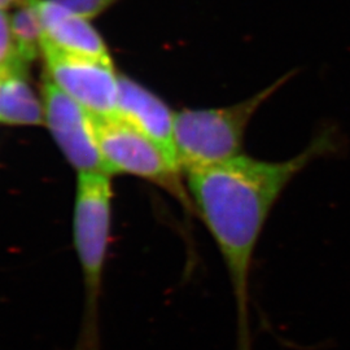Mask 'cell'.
I'll return each mask as SVG.
<instances>
[{"label": "cell", "mask_w": 350, "mask_h": 350, "mask_svg": "<svg viewBox=\"0 0 350 350\" xmlns=\"http://www.w3.org/2000/svg\"><path fill=\"white\" fill-rule=\"evenodd\" d=\"M325 130L296 156L266 161L240 154L186 173L188 192L225 262L237 305L238 350H252L250 280L263 227L289 183L315 160L338 150Z\"/></svg>", "instance_id": "obj_1"}, {"label": "cell", "mask_w": 350, "mask_h": 350, "mask_svg": "<svg viewBox=\"0 0 350 350\" xmlns=\"http://www.w3.org/2000/svg\"><path fill=\"white\" fill-rule=\"evenodd\" d=\"M293 75L295 72H288L253 96L231 105L175 113V153L180 170L186 174L243 154L250 121Z\"/></svg>", "instance_id": "obj_2"}, {"label": "cell", "mask_w": 350, "mask_h": 350, "mask_svg": "<svg viewBox=\"0 0 350 350\" xmlns=\"http://www.w3.org/2000/svg\"><path fill=\"white\" fill-rule=\"evenodd\" d=\"M92 122L101 156L111 174H131L147 179L193 211L192 199L180 182L179 165L160 144L118 116L92 117Z\"/></svg>", "instance_id": "obj_3"}, {"label": "cell", "mask_w": 350, "mask_h": 350, "mask_svg": "<svg viewBox=\"0 0 350 350\" xmlns=\"http://www.w3.org/2000/svg\"><path fill=\"white\" fill-rule=\"evenodd\" d=\"M107 173H78L73 232L90 300L96 297L108 250L112 182Z\"/></svg>", "instance_id": "obj_4"}, {"label": "cell", "mask_w": 350, "mask_h": 350, "mask_svg": "<svg viewBox=\"0 0 350 350\" xmlns=\"http://www.w3.org/2000/svg\"><path fill=\"white\" fill-rule=\"evenodd\" d=\"M47 78L92 117L117 116L118 75L112 62L70 55L43 40Z\"/></svg>", "instance_id": "obj_5"}, {"label": "cell", "mask_w": 350, "mask_h": 350, "mask_svg": "<svg viewBox=\"0 0 350 350\" xmlns=\"http://www.w3.org/2000/svg\"><path fill=\"white\" fill-rule=\"evenodd\" d=\"M44 124L78 173H107L92 117L46 77L42 86ZM112 175V174H111Z\"/></svg>", "instance_id": "obj_6"}, {"label": "cell", "mask_w": 350, "mask_h": 350, "mask_svg": "<svg viewBox=\"0 0 350 350\" xmlns=\"http://www.w3.org/2000/svg\"><path fill=\"white\" fill-rule=\"evenodd\" d=\"M117 116L153 139L176 161L174 146L175 113L150 90L120 75Z\"/></svg>", "instance_id": "obj_7"}, {"label": "cell", "mask_w": 350, "mask_h": 350, "mask_svg": "<svg viewBox=\"0 0 350 350\" xmlns=\"http://www.w3.org/2000/svg\"><path fill=\"white\" fill-rule=\"evenodd\" d=\"M44 40L70 55L112 62L108 49L88 18L55 0H36Z\"/></svg>", "instance_id": "obj_8"}, {"label": "cell", "mask_w": 350, "mask_h": 350, "mask_svg": "<svg viewBox=\"0 0 350 350\" xmlns=\"http://www.w3.org/2000/svg\"><path fill=\"white\" fill-rule=\"evenodd\" d=\"M29 66L0 73V122L5 125L38 126L44 122L43 103L27 79Z\"/></svg>", "instance_id": "obj_9"}, {"label": "cell", "mask_w": 350, "mask_h": 350, "mask_svg": "<svg viewBox=\"0 0 350 350\" xmlns=\"http://www.w3.org/2000/svg\"><path fill=\"white\" fill-rule=\"evenodd\" d=\"M13 37L26 64L33 63L43 51L44 31L36 0H20L11 16Z\"/></svg>", "instance_id": "obj_10"}, {"label": "cell", "mask_w": 350, "mask_h": 350, "mask_svg": "<svg viewBox=\"0 0 350 350\" xmlns=\"http://www.w3.org/2000/svg\"><path fill=\"white\" fill-rule=\"evenodd\" d=\"M17 66H29L21 57L13 37L11 16L0 8V73Z\"/></svg>", "instance_id": "obj_11"}, {"label": "cell", "mask_w": 350, "mask_h": 350, "mask_svg": "<svg viewBox=\"0 0 350 350\" xmlns=\"http://www.w3.org/2000/svg\"><path fill=\"white\" fill-rule=\"evenodd\" d=\"M55 1L90 20L107 11L118 0H55Z\"/></svg>", "instance_id": "obj_12"}, {"label": "cell", "mask_w": 350, "mask_h": 350, "mask_svg": "<svg viewBox=\"0 0 350 350\" xmlns=\"http://www.w3.org/2000/svg\"><path fill=\"white\" fill-rule=\"evenodd\" d=\"M20 0H0V8H7L12 4H17Z\"/></svg>", "instance_id": "obj_13"}]
</instances>
